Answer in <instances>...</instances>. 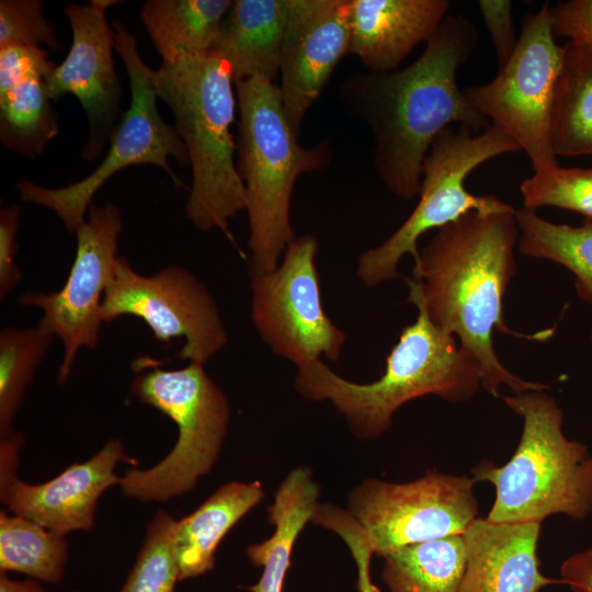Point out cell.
Returning a JSON list of instances; mask_svg holds the SVG:
<instances>
[{
  "label": "cell",
  "instance_id": "1",
  "mask_svg": "<svg viewBox=\"0 0 592 592\" xmlns=\"http://www.w3.org/2000/svg\"><path fill=\"white\" fill-rule=\"evenodd\" d=\"M477 43L475 24L463 14H448L409 66L356 72L342 81L341 103L369 127L374 167L394 196L409 201L419 195L423 160L441 132L458 124L480 133L490 125L457 83V71Z\"/></svg>",
  "mask_w": 592,
  "mask_h": 592
},
{
  "label": "cell",
  "instance_id": "2",
  "mask_svg": "<svg viewBox=\"0 0 592 592\" xmlns=\"http://www.w3.org/2000/svg\"><path fill=\"white\" fill-rule=\"evenodd\" d=\"M515 210L470 212L435 230L413 260L412 278L406 280L430 320L477 361L481 386L493 397L501 386L514 394L549 388L509 371L492 341L493 331L540 341L554 333L547 329L527 335L503 319V297L516 273Z\"/></svg>",
  "mask_w": 592,
  "mask_h": 592
},
{
  "label": "cell",
  "instance_id": "3",
  "mask_svg": "<svg viewBox=\"0 0 592 592\" xmlns=\"http://www.w3.org/2000/svg\"><path fill=\"white\" fill-rule=\"evenodd\" d=\"M418 310L386 357L383 375L372 383L343 378L321 360L297 368L295 389L311 401H330L361 440L383 435L405 403L434 395L451 403L470 400L481 386L477 361L458 340L436 327L421 301L408 293Z\"/></svg>",
  "mask_w": 592,
  "mask_h": 592
},
{
  "label": "cell",
  "instance_id": "4",
  "mask_svg": "<svg viewBox=\"0 0 592 592\" xmlns=\"http://www.w3.org/2000/svg\"><path fill=\"white\" fill-rule=\"evenodd\" d=\"M155 86L174 116L192 169L186 216L200 230L228 232L229 220L247 208L230 130L238 102L229 66L210 50L181 57L161 62Z\"/></svg>",
  "mask_w": 592,
  "mask_h": 592
},
{
  "label": "cell",
  "instance_id": "5",
  "mask_svg": "<svg viewBox=\"0 0 592 592\" xmlns=\"http://www.w3.org/2000/svg\"><path fill=\"white\" fill-rule=\"evenodd\" d=\"M238 102L237 169L246 187L250 275L273 271L295 239L289 220L294 185L303 173L330 163L328 144L303 147L292 129L278 86L265 78L235 82Z\"/></svg>",
  "mask_w": 592,
  "mask_h": 592
},
{
  "label": "cell",
  "instance_id": "6",
  "mask_svg": "<svg viewBox=\"0 0 592 592\" xmlns=\"http://www.w3.org/2000/svg\"><path fill=\"white\" fill-rule=\"evenodd\" d=\"M523 419L520 443L509 462L482 460L473 478L494 486L487 516L493 523H542L553 514L583 520L592 513V453L562 431L563 413L545 390L503 397Z\"/></svg>",
  "mask_w": 592,
  "mask_h": 592
},
{
  "label": "cell",
  "instance_id": "7",
  "mask_svg": "<svg viewBox=\"0 0 592 592\" xmlns=\"http://www.w3.org/2000/svg\"><path fill=\"white\" fill-rule=\"evenodd\" d=\"M151 363L149 369L140 368L130 391L173 420L178 440L152 467L126 470L119 487L128 498L166 502L193 490L210 471L227 435L230 408L203 364L190 362L182 368L166 369Z\"/></svg>",
  "mask_w": 592,
  "mask_h": 592
},
{
  "label": "cell",
  "instance_id": "8",
  "mask_svg": "<svg viewBox=\"0 0 592 592\" xmlns=\"http://www.w3.org/2000/svg\"><path fill=\"white\" fill-rule=\"evenodd\" d=\"M521 150L500 127L490 124L480 133L452 126L441 132L423 160L419 201L407 219L385 241L364 251L356 274L366 287L400 276L398 265L418 257V241L470 212H511L515 208L494 195H476L465 186L467 177L486 161Z\"/></svg>",
  "mask_w": 592,
  "mask_h": 592
},
{
  "label": "cell",
  "instance_id": "9",
  "mask_svg": "<svg viewBox=\"0 0 592 592\" xmlns=\"http://www.w3.org/2000/svg\"><path fill=\"white\" fill-rule=\"evenodd\" d=\"M113 31L115 49L129 79L130 103L111 135L109 151L91 173L66 186L44 187L25 180L16 183L22 201L53 210L70 232L86 219L96 192L124 168L155 164L180 184L168 159L189 164L184 143L159 113L156 70L141 59L135 36L123 23L114 21Z\"/></svg>",
  "mask_w": 592,
  "mask_h": 592
},
{
  "label": "cell",
  "instance_id": "10",
  "mask_svg": "<svg viewBox=\"0 0 592 592\" xmlns=\"http://www.w3.org/2000/svg\"><path fill=\"white\" fill-rule=\"evenodd\" d=\"M549 7L525 15L514 53L490 82L463 89L469 105L525 151L534 172L558 164L549 119L562 46L555 42Z\"/></svg>",
  "mask_w": 592,
  "mask_h": 592
},
{
  "label": "cell",
  "instance_id": "11",
  "mask_svg": "<svg viewBox=\"0 0 592 592\" xmlns=\"http://www.w3.org/2000/svg\"><path fill=\"white\" fill-rule=\"evenodd\" d=\"M473 477L429 471L403 483L371 478L350 494L348 512L374 554L463 535L478 519Z\"/></svg>",
  "mask_w": 592,
  "mask_h": 592
},
{
  "label": "cell",
  "instance_id": "12",
  "mask_svg": "<svg viewBox=\"0 0 592 592\" xmlns=\"http://www.w3.org/2000/svg\"><path fill=\"white\" fill-rule=\"evenodd\" d=\"M317 251L312 235L295 237L273 271L251 277V321L272 352L296 368L338 361L346 340L325 311Z\"/></svg>",
  "mask_w": 592,
  "mask_h": 592
},
{
  "label": "cell",
  "instance_id": "13",
  "mask_svg": "<svg viewBox=\"0 0 592 592\" xmlns=\"http://www.w3.org/2000/svg\"><path fill=\"white\" fill-rule=\"evenodd\" d=\"M122 316L143 319L160 342L183 338L178 356L203 365L228 342L220 311L207 287L179 265L143 275L126 258L118 257L101 317L104 323Z\"/></svg>",
  "mask_w": 592,
  "mask_h": 592
},
{
  "label": "cell",
  "instance_id": "14",
  "mask_svg": "<svg viewBox=\"0 0 592 592\" xmlns=\"http://www.w3.org/2000/svg\"><path fill=\"white\" fill-rule=\"evenodd\" d=\"M122 229L117 206L92 204L75 231L76 255L62 287L50 293L27 292L19 298L20 305L42 310L38 327L62 343L61 385L68 380L79 350H93L99 343L102 300L115 273Z\"/></svg>",
  "mask_w": 592,
  "mask_h": 592
},
{
  "label": "cell",
  "instance_id": "15",
  "mask_svg": "<svg viewBox=\"0 0 592 592\" xmlns=\"http://www.w3.org/2000/svg\"><path fill=\"white\" fill-rule=\"evenodd\" d=\"M23 436L14 433L0 443V499L15 515L66 536L94 526L96 503L109 488L118 485V463L137 465L118 439L109 440L91 458L73 463L55 478L33 485L16 477Z\"/></svg>",
  "mask_w": 592,
  "mask_h": 592
},
{
  "label": "cell",
  "instance_id": "16",
  "mask_svg": "<svg viewBox=\"0 0 592 592\" xmlns=\"http://www.w3.org/2000/svg\"><path fill=\"white\" fill-rule=\"evenodd\" d=\"M113 0H92L65 9L72 39L66 58L46 77L50 100L72 94L80 102L88 122L89 137L82 150L87 161L95 160L111 138L121 114L124 90L117 78L113 49L114 31L105 13L117 4Z\"/></svg>",
  "mask_w": 592,
  "mask_h": 592
},
{
  "label": "cell",
  "instance_id": "17",
  "mask_svg": "<svg viewBox=\"0 0 592 592\" xmlns=\"http://www.w3.org/2000/svg\"><path fill=\"white\" fill-rule=\"evenodd\" d=\"M349 21L350 0H289L278 88L297 136L307 111L349 54Z\"/></svg>",
  "mask_w": 592,
  "mask_h": 592
},
{
  "label": "cell",
  "instance_id": "18",
  "mask_svg": "<svg viewBox=\"0 0 592 592\" xmlns=\"http://www.w3.org/2000/svg\"><path fill=\"white\" fill-rule=\"evenodd\" d=\"M56 65L42 47L0 46V140L19 155H41L58 135L46 77Z\"/></svg>",
  "mask_w": 592,
  "mask_h": 592
},
{
  "label": "cell",
  "instance_id": "19",
  "mask_svg": "<svg viewBox=\"0 0 592 592\" xmlns=\"http://www.w3.org/2000/svg\"><path fill=\"white\" fill-rule=\"evenodd\" d=\"M542 523H493L476 519L463 534L466 567L460 592H542L561 579L539 570Z\"/></svg>",
  "mask_w": 592,
  "mask_h": 592
},
{
  "label": "cell",
  "instance_id": "20",
  "mask_svg": "<svg viewBox=\"0 0 592 592\" xmlns=\"http://www.w3.org/2000/svg\"><path fill=\"white\" fill-rule=\"evenodd\" d=\"M448 0H350L349 54L372 72L397 70L448 15Z\"/></svg>",
  "mask_w": 592,
  "mask_h": 592
},
{
  "label": "cell",
  "instance_id": "21",
  "mask_svg": "<svg viewBox=\"0 0 592 592\" xmlns=\"http://www.w3.org/2000/svg\"><path fill=\"white\" fill-rule=\"evenodd\" d=\"M289 0H235L210 52L229 66L235 82L272 80L280 72Z\"/></svg>",
  "mask_w": 592,
  "mask_h": 592
},
{
  "label": "cell",
  "instance_id": "22",
  "mask_svg": "<svg viewBox=\"0 0 592 592\" xmlns=\"http://www.w3.org/2000/svg\"><path fill=\"white\" fill-rule=\"evenodd\" d=\"M263 497V486L259 480L229 481L191 514L177 521L174 549L179 580L192 579L212 570L221 539Z\"/></svg>",
  "mask_w": 592,
  "mask_h": 592
},
{
  "label": "cell",
  "instance_id": "23",
  "mask_svg": "<svg viewBox=\"0 0 592 592\" xmlns=\"http://www.w3.org/2000/svg\"><path fill=\"white\" fill-rule=\"evenodd\" d=\"M319 488L307 467L293 469L281 482L274 502L267 508L273 535L247 548L250 561L262 567L260 580L249 587L251 592H282L295 542L311 521L319 505Z\"/></svg>",
  "mask_w": 592,
  "mask_h": 592
},
{
  "label": "cell",
  "instance_id": "24",
  "mask_svg": "<svg viewBox=\"0 0 592 592\" xmlns=\"http://www.w3.org/2000/svg\"><path fill=\"white\" fill-rule=\"evenodd\" d=\"M549 138L556 157L592 155V50L571 41L562 45Z\"/></svg>",
  "mask_w": 592,
  "mask_h": 592
},
{
  "label": "cell",
  "instance_id": "25",
  "mask_svg": "<svg viewBox=\"0 0 592 592\" xmlns=\"http://www.w3.org/2000/svg\"><path fill=\"white\" fill-rule=\"evenodd\" d=\"M230 0H148L141 22L161 56L169 62L210 50Z\"/></svg>",
  "mask_w": 592,
  "mask_h": 592
},
{
  "label": "cell",
  "instance_id": "26",
  "mask_svg": "<svg viewBox=\"0 0 592 592\" xmlns=\"http://www.w3.org/2000/svg\"><path fill=\"white\" fill-rule=\"evenodd\" d=\"M383 558L388 592H460L466 567L463 535L410 545Z\"/></svg>",
  "mask_w": 592,
  "mask_h": 592
},
{
  "label": "cell",
  "instance_id": "27",
  "mask_svg": "<svg viewBox=\"0 0 592 592\" xmlns=\"http://www.w3.org/2000/svg\"><path fill=\"white\" fill-rule=\"evenodd\" d=\"M515 220L520 252L569 270L578 297L592 305V221L578 227L556 224L525 207L515 210Z\"/></svg>",
  "mask_w": 592,
  "mask_h": 592
},
{
  "label": "cell",
  "instance_id": "28",
  "mask_svg": "<svg viewBox=\"0 0 592 592\" xmlns=\"http://www.w3.org/2000/svg\"><path fill=\"white\" fill-rule=\"evenodd\" d=\"M68 556L66 536L26 517L1 511L0 572H20L55 584L64 577Z\"/></svg>",
  "mask_w": 592,
  "mask_h": 592
},
{
  "label": "cell",
  "instance_id": "29",
  "mask_svg": "<svg viewBox=\"0 0 592 592\" xmlns=\"http://www.w3.org/2000/svg\"><path fill=\"white\" fill-rule=\"evenodd\" d=\"M55 337L45 329L3 328L0 331V439L11 435L12 422L39 363Z\"/></svg>",
  "mask_w": 592,
  "mask_h": 592
},
{
  "label": "cell",
  "instance_id": "30",
  "mask_svg": "<svg viewBox=\"0 0 592 592\" xmlns=\"http://www.w3.org/2000/svg\"><path fill=\"white\" fill-rule=\"evenodd\" d=\"M177 521L159 510L146 526L143 545L118 592H174L179 565L174 549Z\"/></svg>",
  "mask_w": 592,
  "mask_h": 592
},
{
  "label": "cell",
  "instance_id": "31",
  "mask_svg": "<svg viewBox=\"0 0 592 592\" xmlns=\"http://www.w3.org/2000/svg\"><path fill=\"white\" fill-rule=\"evenodd\" d=\"M523 207H558L573 210L592 221V168H562L556 164L534 172L520 185Z\"/></svg>",
  "mask_w": 592,
  "mask_h": 592
},
{
  "label": "cell",
  "instance_id": "32",
  "mask_svg": "<svg viewBox=\"0 0 592 592\" xmlns=\"http://www.w3.org/2000/svg\"><path fill=\"white\" fill-rule=\"evenodd\" d=\"M38 0L0 1V46L19 44L29 47L47 46L61 50L54 25L44 16ZM43 48V47H42Z\"/></svg>",
  "mask_w": 592,
  "mask_h": 592
},
{
  "label": "cell",
  "instance_id": "33",
  "mask_svg": "<svg viewBox=\"0 0 592 592\" xmlns=\"http://www.w3.org/2000/svg\"><path fill=\"white\" fill-rule=\"evenodd\" d=\"M550 25L555 37L583 45L592 50V0H569L550 4Z\"/></svg>",
  "mask_w": 592,
  "mask_h": 592
},
{
  "label": "cell",
  "instance_id": "34",
  "mask_svg": "<svg viewBox=\"0 0 592 592\" xmlns=\"http://www.w3.org/2000/svg\"><path fill=\"white\" fill-rule=\"evenodd\" d=\"M478 8L491 37L499 70L510 60L519 41L513 24L512 2L480 0Z\"/></svg>",
  "mask_w": 592,
  "mask_h": 592
},
{
  "label": "cell",
  "instance_id": "35",
  "mask_svg": "<svg viewBox=\"0 0 592 592\" xmlns=\"http://www.w3.org/2000/svg\"><path fill=\"white\" fill-rule=\"evenodd\" d=\"M21 208L15 205L0 210V298L3 300L21 281L22 274L15 262L18 251L16 231Z\"/></svg>",
  "mask_w": 592,
  "mask_h": 592
},
{
  "label": "cell",
  "instance_id": "36",
  "mask_svg": "<svg viewBox=\"0 0 592 592\" xmlns=\"http://www.w3.org/2000/svg\"><path fill=\"white\" fill-rule=\"evenodd\" d=\"M560 574L573 592H592V546L565 559Z\"/></svg>",
  "mask_w": 592,
  "mask_h": 592
},
{
  "label": "cell",
  "instance_id": "37",
  "mask_svg": "<svg viewBox=\"0 0 592 592\" xmlns=\"http://www.w3.org/2000/svg\"><path fill=\"white\" fill-rule=\"evenodd\" d=\"M41 581L27 578L24 580L11 579L7 572L0 573V592H47Z\"/></svg>",
  "mask_w": 592,
  "mask_h": 592
},
{
  "label": "cell",
  "instance_id": "38",
  "mask_svg": "<svg viewBox=\"0 0 592 592\" xmlns=\"http://www.w3.org/2000/svg\"><path fill=\"white\" fill-rule=\"evenodd\" d=\"M357 588L360 592H379L371 581L369 566H357Z\"/></svg>",
  "mask_w": 592,
  "mask_h": 592
},
{
  "label": "cell",
  "instance_id": "39",
  "mask_svg": "<svg viewBox=\"0 0 592 592\" xmlns=\"http://www.w3.org/2000/svg\"><path fill=\"white\" fill-rule=\"evenodd\" d=\"M68 592H80V591H77V590H72V591H68Z\"/></svg>",
  "mask_w": 592,
  "mask_h": 592
},
{
  "label": "cell",
  "instance_id": "40",
  "mask_svg": "<svg viewBox=\"0 0 592 592\" xmlns=\"http://www.w3.org/2000/svg\"><path fill=\"white\" fill-rule=\"evenodd\" d=\"M591 341H592V331H591V337H590Z\"/></svg>",
  "mask_w": 592,
  "mask_h": 592
}]
</instances>
